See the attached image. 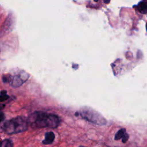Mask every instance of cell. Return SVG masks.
Returning <instances> with one entry per match:
<instances>
[{
    "mask_svg": "<svg viewBox=\"0 0 147 147\" xmlns=\"http://www.w3.org/2000/svg\"><path fill=\"white\" fill-rule=\"evenodd\" d=\"M146 31H147V22L146 24Z\"/></svg>",
    "mask_w": 147,
    "mask_h": 147,
    "instance_id": "14",
    "label": "cell"
},
{
    "mask_svg": "<svg viewBox=\"0 0 147 147\" xmlns=\"http://www.w3.org/2000/svg\"><path fill=\"white\" fill-rule=\"evenodd\" d=\"M2 142L0 141V147H2Z\"/></svg>",
    "mask_w": 147,
    "mask_h": 147,
    "instance_id": "13",
    "label": "cell"
},
{
    "mask_svg": "<svg viewBox=\"0 0 147 147\" xmlns=\"http://www.w3.org/2000/svg\"><path fill=\"white\" fill-rule=\"evenodd\" d=\"M28 119L24 117L20 116L5 122L3 129L6 133L12 134L25 131L28 129Z\"/></svg>",
    "mask_w": 147,
    "mask_h": 147,
    "instance_id": "2",
    "label": "cell"
},
{
    "mask_svg": "<svg viewBox=\"0 0 147 147\" xmlns=\"http://www.w3.org/2000/svg\"><path fill=\"white\" fill-rule=\"evenodd\" d=\"M5 107V105L3 104H0V110H2Z\"/></svg>",
    "mask_w": 147,
    "mask_h": 147,
    "instance_id": "12",
    "label": "cell"
},
{
    "mask_svg": "<svg viewBox=\"0 0 147 147\" xmlns=\"http://www.w3.org/2000/svg\"><path fill=\"white\" fill-rule=\"evenodd\" d=\"M145 2H147V0H145Z\"/></svg>",
    "mask_w": 147,
    "mask_h": 147,
    "instance_id": "16",
    "label": "cell"
},
{
    "mask_svg": "<svg viewBox=\"0 0 147 147\" xmlns=\"http://www.w3.org/2000/svg\"><path fill=\"white\" fill-rule=\"evenodd\" d=\"M9 98V95H7L6 91H5V90L1 91V94H0V102H2L6 100L7 99H8Z\"/></svg>",
    "mask_w": 147,
    "mask_h": 147,
    "instance_id": "8",
    "label": "cell"
},
{
    "mask_svg": "<svg viewBox=\"0 0 147 147\" xmlns=\"http://www.w3.org/2000/svg\"><path fill=\"white\" fill-rule=\"evenodd\" d=\"M29 77V75L28 74L24 71H22L14 75H3L2 80L5 83L8 82L13 87L17 88L21 86L25 81H26Z\"/></svg>",
    "mask_w": 147,
    "mask_h": 147,
    "instance_id": "4",
    "label": "cell"
},
{
    "mask_svg": "<svg viewBox=\"0 0 147 147\" xmlns=\"http://www.w3.org/2000/svg\"><path fill=\"white\" fill-rule=\"evenodd\" d=\"M55 140V134L52 131L47 132L45 134V138L42 141V144L48 145L52 144Z\"/></svg>",
    "mask_w": 147,
    "mask_h": 147,
    "instance_id": "5",
    "label": "cell"
},
{
    "mask_svg": "<svg viewBox=\"0 0 147 147\" xmlns=\"http://www.w3.org/2000/svg\"><path fill=\"white\" fill-rule=\"evenodd\" d=\"M2 147H13V143L11 140L6 139L3 141Z\"/></svg>",
    "mask_w": 147,
    "mask_h": 147,
    "instance_id": "9",
    "label": "cell"
},
{
    "mask_svg": "<svg viewBox=\"0 0 147 147\" xmlns=\"http://www.w3.org/2000/svg\"><path fill=\"white\" fill-rule=\"evenodd\" d=\"M80 115L83 118L95 125H103L107 123V121L102 115L91 108H82Z\"/></svg>",
    "mask_w": 147,
    "mask_h": 147,
    "instance_id": "3",
    "label": "cell"
},
{
    "mask_svg": "<svg viewBox=\"0 0 147 147\" xmlns=\"http://www.w3.org/2000/svg\"><path fill=\"white\" fill-rule=\"evenodd\" d=\"M137 9L138 11L141 14H146L147 13V2L142 1L138 3Z\"/></svg>",
    "mask_w": 147,
    "mask_h": 147,
    "instance_id": "6",
    "label": "cell"
},
{
    "mask_svg": "<svg viewBox=\"0 0 147 147\" xmlns=\"http://www.w3.org/2000/svg\"><path fill=\"white\" fill-rule=\"evenodd\" d=\"M28 125L33 128L41 129L57 127L60 122L58 116L52 114H48L42 111H35L28 118Z\"/></svg>",
    "mask_w": 147,
    "mask_h": 147,
    "instance_id": "1",
    "label": "cell"
},
{
    "mask_svg": "<svg viewBox=\"0 0 147 147\" xmlns=\"http://www.w3.org/2000/svg\"><path fill=\"white\" fill-rule=\"evenodd\" d=\"M126 134V130H125V129H121L119 130L117 132V133H116L115 135L114 139H115V140H120V139L122 138Z\"/></svg>",
    "mask_w": 147,
    "mask_h": 147,
    "instance_id": "7",
    "label": "cell"
},
{
    "mask_svg": "<svg viewBox=\"0 0 147 147\" xmlns=\"http://www.w3.org/2000/svg\"><path fill=\"white\" fill-rule=\"evenodd\" d=\"M4 118H5V114H4V113H2V112H0V123L2 121H3Z\"/></svg>",
    "mask_w": 147,
    "mask_h": 147,
    "instance_id": "11",
    "label": "cell"
},
{
    "mask_svg": "<svg viewBox=\"0 0 147 147\" xmlns=\"http://www.w3.org/2000/svg\"><path fill=\"white\" fill-rule=\"evenodd\" d=\"M128 138H129V135L126 133V134L124 136V137L122 138V142H123V143H125V142H126V141H127Z\"/></svg>",
    "mask_w": 147,
    "mask_h": 147,
    "instance_id": "10",
    "label": "cell"
},
{
    "mask_svg": "<svg viewBox=\"0 0 147 147\" xmlns=\"http://www.w3.org/2000/svg\"><path fill=\"white\" fill-rule=\"evenodd\" d=\"M79 147H84V146H80Z\"/></svg>",
    "mask_w": 147,
    "mask_h": 147,
    "instance_id": "15",
    "label": "cell"
}]
</instances>
